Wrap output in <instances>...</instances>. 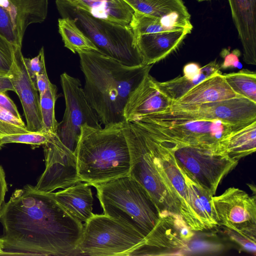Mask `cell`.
Listing matches in <instances>:
<instances>
[{"label": "cell", "mask_w": 256, "mask_h": 256, "mask_svg": "<svg viewBox=\"0 0 256 256\" xmlns=\"http://www.w3.org/2000/svg\"><path fill=\"white\" fill-rule=\"evenodd\" d=\"M2 255L75 254L83 224L54 198L30 184L12 193L0 209Z\"/></svg>", "instance_id": "obj_1"}, {"label": "cell", "mask_w": 256, "mask_h": 256, "mask_svg": "<svg viewBox=\"0 0 256 256\" xmlns=\"http://www.w3.org/2000/svg\"><path fill=\"white\" fill-rule=\"evenodd\" d=\"M78 55L85 96L100 124L124 122V110L128 98L152 65L126 66L96 50Z\"/></svg>", "instance_id": "obj_2"}, {"label": "cell", "mask_w": 256, "mask_h": 256, "mask_svg": "<svg viewBox=\"0 0 256 256\" xmlns=\"http://www.w3.org/2000/svg\"><path fill=\"white\" fill-rule=\"evenodd\" d=\"M124 124L82 126L74 152L81 182L92 186L129 176L130 156Z\"/></svg>", "instance_id": "obj_3"}, {"label": "cell", "mask_w": 256, "mask_h": 256, "mask_svg": "<svg viewBox=\"0 0 256 256\" xmlns=\"http://www.w3.org/2000/svg\"><path fill=\"white\" fill-rule=\"evenodd\" d=\"M108 216L139 232L145 238L158 222L160 214L146 190L130 176L94 184Z\"/></svg>", "instance_id": "obj_4"}, {"label": "cell", "mask_w": 256, "mask_h": 256, "mask_svg": "<svg viewBox=\"0 0 256 256\" xmlns=\"http://www.w3.org/2000/svg\"><path fill=\"white\" fill-rule=\"evenodd\" d=\"M124 130L130 156L129 176L146 190L160 215L181 217L179 200L164 175L146 133L140 126L133 122L127 123Z\"/></svg>", "instance_id": "obj_5"}, {"label": "cell", "mask_w": 256, "mask_h": 256, "mask_svg": "<svg viewBox=\"0 0 256 256\" xmlns=\"http://www.w3.org/2000/svg\"><path fill=\"white\" fill-rule=\"evenodd\" d=\"M151 134L172 153L179 168L213 196L224 177L238 164L230 158L218 144H189L176 142L139 121Z\"/></svg>", "instance_id": "obj_6"}, {"label": "cell", "mask_w": 256, "mask_h": 256, "mask_svg": "<svg viewBox=\"0 0 256 256\" xmlns=\"http://www.w3.org/2000/svg\"><path fill=\"white\" fill-rule=\"evenodd\" d=\"M56 4L62 18L73 20L100 52L126 66L144 64L129 26L96 18L64 0H56Z\"/></svg>", "instance_id": "obj_7"}, {"label": "cell", "mask_w": 256, "mask_h": 256, "mask_svg": "<svg viewBox=\"0 0 256 256\" xmlns=\"http://www.w3.org/2000/svg\"><path fill=\"white\" fill-rule=\"evenodd\" d=\"M145 242V237L133 228L104 214H94L83 224L76 252L89 256H129Z\"/></svg>", "instance_id": "obj_8"}, {"label": "cell", "mask_w": 256, "mask_h": 256, "mask_svg": "<svg viewBox=\"0 0 256 256\" xmlns=\"http://www.w3.org/2000/svg\"><path fill=\"white\" fill-rule=\"evenodd\" d=\"M60 83L66 108L62 120L58 122L56 135L74 153L82 126L87 124L100 128L101 124L87 100L80 80L64 72L60 76Z\"/></svg>", "instance_id": "obj_9"}, {"label": "cell", "mask_w": 256, "mask_h": 256, "mask_svg": "<svg viewBox=\"0 0 256 256\" xmlns=\"http://www.w3.org/2000/svg\"><path fill=\"white\" fill-rule=\"evenodd\" d=\"M180 118L217 120L233 126L256 120V102L238 96L197 105L170 106L144 118Z\"/></svg>", "instance_id": "obj_10"}, {"label": "cell", "mask_w": 256, "mask_h": 256, "mask_svg": "<svg viewBox=\"0 0 256 256\" xmlns=\"http://www.w3.org/2000/svg\"><path fill=\"white\" fill-rule=\"evenodd\" d=\"M138 121L146 123L172 140L189 144H217L232 130L239 127L217 120L195 118H146Z\"/></svg>", "instance_id": "obj_11"}, {"label": "cell", "mask_w": 256, "mask_h": 256, "mask_svg": "<svg viewBox=\"0 0 256 256\" xmlns=\"http://www.w3.org/2000/svg\"><path fill=\"white\" fill-rule=\"evenodd\" d=\"M212 200L219 226L256 240V198L230 187Z\"/></svg>", "instance_id": "obj_12"}, {"label": "cell", "mask_w": 256, "mask_h": 256, "mask_svg": "<svg viewBox=\"0 0 256 256\" xmlns=\"http://www.w3.org/2000/svg\"><path fill=\"white\" fill-rule=\"evenodd\" d=\"M46 168L35 188L40 192H52L65 188L81 180L78 176L76 156L66 148L55 134L44 144Z\"/></svg>", "instance_id": "obj_13"}, {"label": "cell", "mask_w": 256, "mask_h": 256, "mask_svg": "<svg viewBox=\"0 0 256 256\" xmlns=\"http://www.w3.org/2000/svg\"><path fill=\"white\" fill-rule=\"evenodd\" d=\"M181 217L161 214L154 229L145 238V243L129 256L168 254V252L188 250L193 234Z\"/></svg>", "instance_id": "obj_14"}, {"label": "cell", "mask_w": 256, "mask_h": 256, "mask_svg": "<svg viewBox=\"0 0 256 256\" xmlns=\"http://www.w3.org/2000/svg\"><path fill=\"white\" fill-rule=\"evenodd\" d=\"M136 122L147 134L164 175L179 200L180 216L183 221L192 231L204 230L202 226L190 206L184 175L178 166L172 152L138 122Z\"/></svg>", "instance_id": "obj_15"}, {"label": "cell", "mask_w": 256, "mask_h": 256, "mask_svg": "<svg viewBox=\"0 0 256 256\" xmlns=\"http://www.w3.org/2000/svg\"><path fill=\"white\" fill-rule=\"evenodd\" d=\"M23 58L21 48H16L8 76L22 103L27 130L31 132H42L39 93L29 76Z\"/></svg>", "instance_id": "obj_16"}, {"label": "cell", "mask_w": 256, "mask_h": 256, "mask_svg": "<svg viewBox=\"0 0 256 256\" xmlns=\"http://www.w3.org/2000/svg\"><path fill=\"white\" fill-rule=\"evenodd\" d=\"M172 104V102L156 87L154 78L149 74L130 96L124 110L125 122L138 121L162 112Z\"/></svg>", "instance_id": "obj_17"}, {"label": "cell", "mask_w": 256, "mask_h": 256, "mask_svg": "<svg viewBox=\"0 0 256 256\" xmlns=\"http://www.w3.org/2000/svg\"><path fill=\"white\" fill-rule=\"evenodd\" d=\"M244 62L256 64V0H228Z\"/></svg>", "instance_id": "obj_18"}, {"label": "cell", "mask_w": 256, "mask_h": 256, "mask_svg": "<svg viewBox=\"0 0 256 256\" xmlns=\"http://www.w3.org/2000/svg\"><path fill=\"white\" fill-rule=\"evenodd\" d=\"M192 28L134 36L142 64L153 65L166 58L181 44Z\"/></svg>", "instance_id": "obj_19"}, {"label": "cell", "mask_w": 256, "mask_h": 256, "mask_svg": "<svg viewBox=\"0 0 256 256\" xmlns=\"http://www.w3.org/2000/svg\"><path fill=\"white\" fill-rule=\"evenodd\" d=\"M219 72L202 80L170 106H182L214 102L238 96Z\"/></svg>", "instance_id": "obj_20"}, {"label": "cell", "mask_w": 256, "mask_h": 256, "mask_svg": "<svg viewBox=\"0 0 256 256\" xmlns=\"http://www.w3.org/2000/svg\"><path fill=\"white\" fill-rule=\"evenodd\" d=\"M90 186L88 182H79L52 194L71 214L82 222H86L94 215V198Z\"/></svg>", "instance_id": "obj_21"}, {"label": "cell", "mask_w": 256, "mask_h": 256, "mask_svg": "<svg viewBox=\"0 0 256 256\" xmlns=\"http://www.w3.org/2000/svg\"><path fill=\"white\" fill-rule=\"evenodd\" d=\"M93 16L129 26L134 10L123 0H64Z\"/></svg>", "instance_id": "obj_22"}, {"label": "cell", "mask_w": 256, "mask_h": 256, "mask_svg": "<svg viewBox=\"0 0 256 256\" xmlns=\"http://www.w3.org/2000/svg\"><path fill=\"white\" fill-rule=\"evenodd\" d=\"M15 32L22 44L28 26L42 23L48 14V0H8Z\"/></svg>", "instance_id": "obj_23"}, {"label": "cell", "mask_w": 256, "mask_h": 256, "mask_svg": "<svg viewBox=\"0 0 256 256\" xmlns=\"http://www.w3.org/2000/svg\"><path fill=\"white\" fill-rule=\"evenodd\" d=\"M181 172L186 182L190 206L204 230L216 227L218 226V218L212 200L214 196L182 171Z\"/></svg>", "instance_id": "obj_24"}, {"label": "cell", "mask_w": 256, "mask_h": 256, "mask_svg": "<svg viewBox=\"0 0 256 256\" xmlns=\"http://www.w3.org/2000/svg\"><path fill=\"white\" fill-rule=\"evenodd\" d=\"M230 158L239 160L256 150V120L234 129L218 142Z\"/></svg>", "instance_id": "obj_25"}, {"label": "cell", "mask_w": 256, "mask_h": 256, "mask_svg": "<svg viewBox=\"0 0 256 256\" xmlns=\"http://www.w3.org/2000/svg\"><path fill=\"white\" fill-rule=\"evenodd\" d=\"M220 65L214 60L202 67L198 75L193 78L183 76L164 82L154 79V84L157 89L172 102L179 100L202 80L220 72Z\"/></svg>", "instance_id": "obj_26"}, {"label": "cell", "mask_w": 256, "mask_h": 256, "mask_svg": "<svg viewBox=\"0 0 256 256\" xmlns=\"http://www.w3.org/2000/svg\"><path fill=\"white\" fill-rule=\"evenodd\" d=\"M134 12L162 18L177 14L188 19L190 14L182 0H123Z\"/></svg>", "instance_id": "obj_27"}, {"label": "cell", "mask_w": 256, "mask_h": 256, "mask_svg": "<svg viewBox=\"0 0 256 256\" xmlns=\"http://www.w3.org/2000/svg\"><path fill=\"white\" fill-rule=\"evenodd\" d=\"M58 28L64 46L73 53L78 54L90 51H98L74 21L69 18H58Z\"/></svg>", "instance_id": "obj_28"}, {"label": "cell", "mask_w": 256, "mask_h": 256, "mask_svg": "<svg viewBox=\"0 0 256 256\" xmlns=\"http://www.w3.org/2000/svg\"><path fill=\"white\" fill-rule=\"evenodd\" d=\"M225 80L238 95L256 102V73L247 70L224 74Z\"/></svg>", "instance_id": "obj_29"}, {"label": "cell", "mask_w": 256, "mask_h": 256, "mask_svg": "<svg viewBox=\"0 0 256 256\" xmlns=\"http://www.w3.org/2000/svg\"><path fill=\"white\" fill-rule=\"evenodd\" d=\"M58 97L56 86L52 82L46 90L40 95L43 132L56 134L58 122L55 116L54 107Z\"/></svg>", "instance_id": "obj_30"}, {"label": "cell", "mask_w": 256, "mask_h": 256, "mask_svg": "<svg viewBox=\"0 0 256 256\" xmlns=\"http://www.w3.org/2000/svg\"><path fill=\"white\" fill-rule=\"evenodd\" d=\"M129 26L132 30L134 36L162 32L178 30L166 26L162 22V18L146 16L137 12H134Z\"/></svg>", "instance_id": "obj_31"}, {"label": "cell", "mask_w": 256, "mask_h": 256, "mask_svg": "<svg viewBox=\"0 0 256 256\" xmlns=\"http://www.w3.org/2000/svg\"><path fill=\"white\" fill-rule=\"evenodd\" d=\"M50 133L43 132H28L10 134H2L0 137L2 145L8 143H22L38 146L44 145L50 140Z\"/></svg>", "instance_id": "obj_32"}, {"label": "cell", "mask_w": 256, "mask_h": 256, "mask_svg": "<svg viewBox=\"0 0 256 256\" xmlns=\"http://www.w3.org/2000/svg\"><path fill=\"white\" fill-rule=\"evenodd\" d=\"M0 131L2 134L28 132L26 126L21 119L14 116L0 107Z\"/></svg>", "instance_id": "obj_33"}, {"label": "cell", "mask_w": 256, "mask_h": 256, "mask_svg": "<svg viewBox=\"0 0 256 256\" xmlns=\"http://www.w3.org/2000/svg\"><path fill=\"white\" fill-rule=\"evenodd\" d=\"M0 35L15 47L22 48V44L19 42L15 32L11 16L2 6H0Z\"/></svg>", "instance_id": "obj_34"}, {"label": "cell", "mask_w": 256, "mask_h": 256, "mask_svg": "<svg viewBox=\"0 0 256 256\" xmlns=\"http://www.w3.org/2000/svg\"><path fill=\"white\" fill-rule=\"evenodd\" d=\"M16 47L0 35V76H7L12 66Z\"/></svg>", "instance_id": "obj_35"}, {"label": "cell", "mask_w": 256, "mask_h": 256, "mask_svg": "<svg viewBox=\"0 0 256 256\" xmlns=\"http://www.w3.org/2000/svg\"><path fill=\"white\" fill-rule=\"evenodd\" d=\"M23 59L29 76L34 84L37 88V76L46 71L45 65L44 48H42L38 55L32 58L24 57Z\"/></svg>", "instance_id": "obj_36"}, {"label": "cell", "mask_w": 256, "mask_h": 256, "mask_svg": "<svg viewBox=\"0 0 256 256\" xmlns=\"http://www.w3.org/2000/svg\"><path fill=\"white\" fill-rule=\"evenodd\" d=\"M240 55V52L238 49L230 52V48H223L220 52V56L224 59L222 63L220 65V69L241 68L242 64L239 60Z\"/></svg>", "instance_id": "obj_37"}, {"label": "cell", "mask_w": 256, "mask_h": 256, "mask_svg": "<svg viewBox=\"0 0 256 256\" xmlns=\"http://www.w3.org/2000/svg\"><path fill=\"white\" fill-rule=\"evenodd\" d=\"M224 229L230 238L242 248L248 252L256 253V240L251 239L230 230L226 228Z\"/></svg>", "instance_id": "obj_38"}, {"label": "cell", "mask_w": 256, "mask_h": 256, "mask_svg": "<svg viewBox=\"0 0 256 256\" xmlns=\"http://www.w3.org/2000/svg\"><path fill=\"white\" fill-rule=\"evenodd\" d=\"M0 107L6 110L18 118L22 119L16 106L13 101L5 94V92H0Z\"/></svg>", "instance_id": "obj_39"}, {"label": "cell", "mask_w": 256, "mask_h": 256, "mask_svg": "<svg viewBox=\"0 0 256 256\" xmlns=\"http://www.w3.org/2000/svg\"><path fill=\"white\" fill-rule=\"evenodd\" d=\"M201 67L196 62L186 64L183 68L184 76L188 78H193L200 74Z\"/></svg>", "instance_id": "obj_40"}, {"label": "cell", "mask_w": 256, "mask_h": 256, "mask_svg": "<svg viewBox=\"0 0 256 256\" xmlns=\"http://www.w3.org/2000/svg\"><path fill=\"white\" fill-rule=\"evenodd\" d=\"M50 82V81L46 71L39 74L36 76V86L39 95L43 94L48 88Z\"/></svg>", "instance_id": "obj_41"}, {"label": "cell", "mask_w": 256, "mask_h": 256, "mask_svg": "<svg viewBox=\"0 0 256 256\" xmlns=\"http://www.w3.org/2000/svg\"><path fill=\"white\" fill-rule=\"evenodd\" d=\"M8 191L4 172L0 166V209L4 204L6 192Z\"/></svg>", "instance_id": "obj_42"}, {"label": "cell", "mask_w": 256, "mask_h": 256, "mask_svg": "<svg viewBox=\"0 0 256 256\" xmlns=\"http://www.w3.org/2000/svg\"><path fill=\"white\" fill-rule=\"evenodd\" d=\"M14 92V88L8 75L0 76V92L6 91Z\"/></svg>", "instance_id": "obj_43"}, {"label": "cell", "mask_w": 256, "mask_h": 256, "mask_svg": "<svg viewBox=\"0 0 256 256\" xmlns=\"http://www.w3.org/2000/svg\"><path fill=\"white\" fill-rule=\"evenodd\" d=\"M4 252V242L0 238V255H2Z\"/></svg>", "instance_id": "obj_44"}, {"label": "cell", "mask_w": 256, "mask_h": 256, "mask_svg": "<svg viewBox=\"0 0 256 256\" xmlns=\"http://www.w3.org/2000/svg\"><path fill=\"white\" fill-rule=\"evenodd\" d=\"M2 135V132L0 131V136ZM2 146L3 145L2 144L1 142H0V150L2 148Z\"/></svg>", "instance_id": "obj_45"}, {"label": "cell", "mask_w": 256, "mask_h": 256, "mask_svg": "<svg viewBox=\"0 0 256 256\" xmlns=\"http://www.w3.org/2000/svg\"><path fill=\"white\" fill-rule=\"evenodd\" d=\"M196 0L198 1V2H202L208 1V0Z\"/></svg>", "instance_id": "obj_46"}]
</instances>
